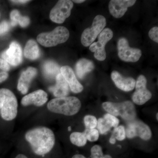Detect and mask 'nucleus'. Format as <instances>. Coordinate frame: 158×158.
Wrapping results in <instances>:
<instances>
[{
  "label": "nucleus",
  "mask_w": 158,
  "mask_h": 158,
  "mask_svg": "<svg viewBox=\"0 0 158 158\" xmlns=\"http://www.w3.org/2000/svg\"><path fill=\"white\" fill-rule=\"evenodd\" d=\"M26 140L30 143L35 155L44 157L53 148L55 135L48 128L40 127L30 130L26 134Z\"/></svg>",
  "instance_id": "1"
},
{
  "label": "nucleus",
  "mask_w": 158,
  "mask_h": 158,
  "mask_svg": "<svg viewBox=\"0 0 158 158\" xmlns=\"http://www.w3.org/2000/svg\"><path fill=\"white\" fill-rule=\"evenodd\" d=\"M81 106L80 100L75 97L56 98L48 104V109L52 113L71 116L79 112Z\"/></svg>",
  "instance_id": "2"
},
{
  "label": "nucleus",
  "mask_w": 158,
  "mask_h": 158,
  "mask_svg": "<svg viewBox=\"0 0 158 158\" xmlns=\"http://www.w3.org/2000/svg\"><path fill=\"white\" fill-rule=\"evenodd\" d=\"M18 102L16 97L11 90L0 89V114L7 121L13 120L17 116Z\"/></svg>",
  "instance_id": "3"
},
{
  "label": "nucleus",
  "mask_w": 158,
  "mask_h": 158,
  "mask_svg": "<svg viewBox=\"0 0 158 158\" xmlns=\"http://www.w3.org/2000/svg\"><path fill=\"white\" fill-rule=\"evenodd\" d=\"M102 106L108 113L115 116H120L127 122L136 118L135 108L133 103L129 101L119 103L105 102Z\"/></svg>",
  "instance_id": "4"
},
{
  "label": "nucleus",
  "mask_w": 158,
  "mask_h": 158,
  "mask_svg": "<svg viewBox=\"0 0 158 158\" xmlns=\"http://www.w3.org/2000/svg\"><path fill=\"white\" fill-rule=\"evenodd\" d=\"M69 37L68 29L65 27L59 26L50 32L39 34L37 37V40L44 46L51 47L66 42Z\"/></svg>",
  "instance_id": "5"
},
{
  "label": "nucleus",
  "mask_w": 158,
  "mask_h": 158,
  "mask_svg": "<svg viewBox=\"0 0 158 158\" xmlns=\"http://www.w3.org/2000/svg\"><path fill=\"white\" fill-rule=\"evenodd\" d=\"M106 25V20L104 16L98 15L95 16L91 28L84 30L81 37V42L85 47L89 46L98 37Z\"/></svg>",
  "instance_id": "6"
},
{
  "label": "nucleus",
  "mask_w": 158,
  "mask_h": 158,
  "mask_svg": "<svg viewBox=\"0 0 158 158\" xmlns=\"http://www.w3.org/2000/svg\"><path fill=\"white\" fill-rule=\"evenodd\" d=\"M113 36V31L110 28L104 29L98 36L97 42L93 43L90 46L89 50L94 52V58L98 61H103L106 58L105 46Z\"/></svg>",
  "instance_id": "7"
},
{
  "label": "nucleus",
  "mask_w": 158,
  "mask_h": 158,
  "mask_svg": "<svg viewBox=\"0 0 158 158\" xmlns=\"http://www.w3.org/2000/svg\"><path fill=\"white\" fill-rule=\"evenodd\" d=\"M125 132L126 136L129 139L138 137L144 141H148L152 136L149 127L143 122L136 119L128 122Z\"/></svg>",
  "instance_id": "8"
},
{
  "label": "nucleus",
  "mask_w": 158,
  "mask_h": 158,
  "mask_svg": "<svg viewBox=\"0 0 158 158\" xmlns=\"http://www.w3.org/2000/svg\"><path fill=\"white\" fill-rule=\"evenodd\" d=\"M117 49L119 59L126 62H137L142 55L141 50L130 47L127 40L124 37L118 39Z\"/></svg>",
  "instance_id": "9"
},
{
  "label": "nucleus",
  "mask_w": 158,
  "mask_h": 158,
  "mask_svg": "<svg viewBox=\"0 0 158 158\" xmlns=\"http://www.w3.org/2000/svg\"><path fill=\"white\" fill-rule=\"evenodd\" d=\"M72 1L69 0H60L51 10L50 18L52 21L57 23H64L71 15L73 8Z\"/></svg>",
  "instance_id": "10"
},
{
  "label": "nucleus",
  "mask_w": 158,
  "mask_h": 158,
  "mask_svg": "<svg viewBox=\"0 0 158 158\" xmlns=\"http://www.w3.org/2000/svg\"><path fill=\"white\" fill-rule=\"evenodd\" d=\"M147 79L143 75L138 77L135 84V91L133 94L132 98L136 104L141 106L149 101L152 94L147 89Z\"/></svg>",
  "instance_id": "11"
},
{
  "label": "nucleus",
  "mask_w": 158,
  "mask_h": 158,
  "mask_svg": "<svg viewBox=\"0 0 158 158\" xmlns=\"http://www.w3.org/2000/svg\"><path fill=\"white\" fill-rule=\"evenodd\" d=\"M2 59L12 66L19 65L22 61V51L19 44L13 41L9 48L1 55Z\"/></svg>",
  "instance_id": "12"
},
{
  "label": "nucleus",
  "mask_w": 158,
  "mask_h": 158,
  "mask_svg": "<svg viewBox=\"0 0 158 158\" xmlns=\"http://www.w3.org/2000/svg\"><path fill=\"white\" fill-rule=\"evenodd\" d=\"M135 0H112L109 5L110 14L116 18L122 17L129 7H131L136 3Z\"/></svg>",
  "instance_id": "13"
},
{
  "label": "nucleus",
  "mask_w": 158,
  "mask_h": 158,
  "mask_svg": "<svg viewBox=\"0 0 158 158\" xmlns=\"http://www.w3.org/2000/svg\"><path fill=\"white\" fill-rule=\"evenodd\" d=\"M60 72L62 76L68 83L72 92L79 93L83 91L84 87L77 80L72 69L69 66L65 65L60 68Z\"/></svg>",
  "instance_id": "14"
},
{
  "label": "nucleus",
  "mask_w": 158,
  "mask_h": 158,
  "mask_svg": "<svg viewBox=\"0 0 158 158\" xmlns=\"http://www.w3.org/2000/svg\"><path fill=\"white\" fill-rule=\"evenodd\" d=\"M111 77L116 87L120 90L128 92L135 88L136 81L133 78L124 77L116 71L112 72Z\"/></svg>",
  "instance_id": "15"
},
{
  "label": "nucleus",
  "mask_w": 158,
  "mask_h": 158,
  "mask_svg": "<svg viewBox=\"0 0 158 158\" xmlns=\"http://www.w3.org/2000/svg\"><path fill=\"white\" fill-rule=\"evenodd\" d=\"M47 101V94L44 90H38L24 97L22 99L21 103L24 106L34 105L40 106L44 104Z\"/></svg>",
  "instance_id": "16"
},
{
  "label": "nucleus",
  "mask_w": 158,
  "mask_h": 158,
  "mask_svg": "<svg viewBox=\"0 0 158 158\" xmlns=\"http://www.w3.org/2000/svg\"><path fill=\"white\" fill-rule=\"evenodd\" d=\"M37 73L36 68L30 67L21 74L19 80L17 88L23 94H25L28 92L31 81L36 76Z\"/></svg>",
  "instance_id": "17"
},
{
  "label": "nucleus",
  "mask_w": 158,
  "mask_h": 158,
  "mask_svg": "<svg viewBox=\"0 0 158 158\" xmlns=\"http://www.w3.org/2000/svg\"><path fill=\"white\" fill-rule=\"evenodd\" d=\"M56 85L50 87L49 90L52 92L54 96L57 98L66 97L69 93V86L68 83L62 76L59 73L56 78Z\"/></svg>",
  "instance_id": "18"
},
{
  "label": "nucleus",
  "mask_w": 158,
  "mask_h": 158,
  "mask_svg": "<svg viewBox=\"0 0 158 158\" xmlns=\"http://www.w3.org/2000/svg\"><path fill=\"white\" fill-rule=\"evenodd\" d=\"M94 64L92 61L86 59H80L77 62L75 66L76 72L78 77L82 79L85 75L94 70Z\"/></svg>",
  "instance_id": "19"
},
{
  "label": "nucleus",
  "mask_w": 158,
  "mask_h": 158,
  "mask_svg": "<svg viewBox=\"0 0 158 158\" xmlns=\"http://www.w3.org/2000/svg\"><path fill=\"white\" fill-rule=\"evenodd\" d=\"M25 56L31 60L38 59L40 52L37 43L34 40H30L27 42L24 51Z\"/></svg>",
  "instance_id": "20"
},
{
  "label": "nucleus",
  "mask_w": 158,
  "mask_h": 158,
  "mask_svg": "<svg viewBox=\"0 0 158 158\" xmlns=\"http://www.w3.org/2000/svg\"><path fill=\"white\" fill-rule=\"evenodd\" d=\"M43 70L44 76L49 79L56 78L58 74L61 73L59 65L56 62L52 61L44 62L43 66Z\"/></svg>",
  "instance_id": "21"
},
{
  "label": "nucleus",
  "mask_w": 158,
  "mask_h": 158,
  "mask_svg": "<svg viewBox=\"0 0 158 158\" xmlns=\"http://www.w3.org/2000/svg\"><path fill=\"white\" fill-rule=\"evenodd\" d=\"M70 140L71 143L78 147H83L85 146L87 142L84 133L74 132L72 133L70 135Z\"/></svg>",
  "instance_id": "22"
},
{
  "label": "nucleus",
  "mask_w": 158,
  "mask_h": 158,
  "mask_svg": "<svg viewBox=\"0 0 158 158\" xmlns=\"http://www.w3.org/2000/svg\"><path fill=\"white\" fill-rule=\"evenodd\" d=\"M90 153L91 158H112L110 155L104 154L101 146L97 144L91 148Z\"/></svg>",
  "instance_id": "23"
},
{
  "label": "nucleus",
  "mask_w": 158,
  "mask_h": 158,
  "mask_svg": "<svg viewBox=\"0 0 158 158\" xmlns=\"http://www.w3.org/2000/svg\"><path fill=\"white\" fill-rule=\"evenodd\" d=\"M97 126L99 133L102 135L106 134L112 128L103 118H99Z\"/></svg>",
  "instance_id": "24"
},
{
  "label": "nucleus",
  "mask_w": 158,
  "mask_h": 158,
  "mask_svg": "<svg viewBox=\"0 0 158 158\" xmlns=\"http://www.w3.org/2000/svg\"><path fill=\"white\" fill-rule=\"evenodd\" d=\"M84 123L87 129H94L97 125L98 120L95 116L92 115H87L84 117Z\"/></svg>",
  "instance_id": "25"
},
{
  "label": "nucleus",
  "mask_w": 158,
  "mask_h": 158,
  "mask_svg": "<svg viewBox=\"0 0 158 158\" xmlns=\"http://www.w3.org/2000/svg\"><path fill=\"white\" fill-rule=\"evenodd\" d=\"M84 134L86 136L87 140L94 142L98 141L99 137V133L98 130L96 129H85Z\"/></svg>",
  "instance_id": "26"
},
{
  "label": "nucleus",
  "mask_w": 158,
  "mask_h": 158,
  "mask_svg": "<svg viewBox=\"0 0 158 158\" xmlns=\"http://www.w3.org/2000/svg\"><path fill=\"white\" fill-rule=\"evenodd\" d=\"M113 135L118 141H121L124 140L126 137L124 127L123 125H120L115 128Z\"/></svg>",
  "instance_id": "27"
},
{
  "label": "nucleus",
  "mask_w": 158,
  "mask_h": 158,
  "mask_svg": "<svg viewBox=\"0 0 158 158\" xmlns=\"http://www.w3.org/2000/svg\"><path fill=\"white\" fill-rule=\"evenodd\" d=\"M103 118L111 127L116 128L118 126L119 123V119L116 118V116L108 113L105 114Z\"/></svg>",
  "instance_id": "28"
},
{
  "label": "nucleus",
  "mask_w": 158,
  "mask_h": 158,
  "mask_svg": "<svg viewBox=\"0 0 158 158\" xmlns=\"http://www.w3.org/2000/svg\"><path fill=\"white\" fill-rule=\"evenodd\" d=\"M19 11L17 10H13L11 11L10 13V19H11V26L12 27L16 26L17 24H19L20 19L21 18Z\"/></svg>",
  "instance_id": "29"
},
{
  "label": "nucleus",
  "mask_w": 158,
  "mask_h": 158,
  "mask_svg": "<svg viewBox=\"0 0 158 158\" xmlns=\"http://www.w3.org/2000/svg\"><path fill=\"white\" fill-rule=\"evenodd\" d=\"M148 36L152 40L157 43H158V27H155L151 29L148 33Z\"/></svg>",
  "instance_id": "30"
},
{
  "label": "nucleus",
  "mask_w": 158,
  "mask_h": 158,
  "mask_svg": "<svg viewBox=\"0 0 158 158\" xmlns=\"http://www.w3.org/2000/svg\"><path fill=\"white\" fill-rule=\"evenodd\" d=\"M11 24L8 22L4 21L0 23V35L6 34L10 29Z\"/></svg>",
  "instance_id": "31"
},
{
  "label": "nucleus",
  "mask_w": 158,
  "mask_h": 158,
  "mask_svg": "<svg viewBox=\"0 0 158 158\" xmlns=\"http://www.w3.org/2000/svg\"><path fill=\"white\" fill-rule=\"evenodd\" d=\"M30 23V20L28 17L27 16H22L19 24L22 27H26L29 25Z\"/></svg>",
  "instance_id": "32"
},
{
  "label": "nucleus",
  "mask_w": 158,
  "mask_h": 158,
  "mask_svg": "<svg viewBox=\"0 0 158 158\" xmlns=\"http://www.w3.org/2000/svg\"><path fill=\"white\" fill-rule=\"evenodd\" d=\"M0 69L5 72L8 71L10 69L9 63L2 58H0Z\"/></svg>",
  "instance_id": "33"
},
{
  "label": "nucleus",
  "mask_w": 158,
  "mask_h": 158,
  "mask_svg": "<svg viewBox=\"0 0 158 158\" xmlns=\"http://www.w3.org/2000/svg\"><path fill=\"white\" fill-rule=\"evenodd\" d=\"M9 74L6 72L3 71L0 73V83L4 82L8 78Z\"/></svg>",
  "instance_id": "34"
},
{
  "label": "nucleus",
  "mask_w": 158,
  "mask_h": 158,
  "mask_svg": "<svg viewBox=\"0 0 158 158\" xmlns=\"http://www.w3.org/2000/svg\"><path fill=\"white\" fill-rule=\"evenodd\" d=\"M11 2H13L14 3H21V4H23V3H26L27 2H30V1H27V0H15V1H11Z\"/></svg>",
  "instance_id": "35"
},
{
  "label": "nucleus",
  "mask_w": 158,
  "mask_h": 158,
  "mask_svg": "<svg viewBox=\"0 0 158 158\" xmlns=\"http://www.w3.org/2000/svg\"><path fill=\"white\" fill-rule=\"evenodd\" d=\"M15 158H29V157L23 154L20 153L15 156Z\"/></svg>",
  "instance_id": "36"
},
{
  "label": "nucleus",
  "mask_w": 158,
  "mask_h": 158,
  "mask_svg": "<svg viewBox=\"0 0 158 158\" xmlns=\"http://www.w3.org/2000/svg\"><path fill=\"white\" fill-rule=\"evenodd\" d=\"M110 144H115L116 143V138L114 137L113 135L111 136L110 139Z\"/></svg>",
  "instance_id": "37"
},
{
  "label": "nucleus",
  "mask_w": 158,
  "mask_h": 158,
  "mask_svg": "<svg viewBox=\"0 0 158 158\" xmlns=\"http://www.w3.org/2000/svg\"><path fill=\"white\" fill-rule=\"evenodd\" d=\"M72 158H87L85 156L81 154H76L74 155Z\"/></svg>",
  "instance_id": "38"
},
{
  "label": "nucleus",
  "mask_w": 158,
  "mask_h": 158,
  "mask_svg": "<svg viewBox=\"0 0 158 158\" xmlns=\"http://www.w3.org/2000/svg\"><path fill=\"white\" fill-rule=\"evenodd\" d=\"M85 2V0H74V1H72V2H74L75 3H78V4L83 3Z\"/></svg>",
  "instance_id": "39"
},
{
  "label": "nucleus",
  "mask_w": 158,
  "mask_h": 158,
  "mask_svg": "<svg viewBox=\"0 0 158 158\" xmlns=\"http://www.w3.org/2000/svg\"><path fill=\"white\" fill-rule=\"evenodd\" d=\"M68 131H71V127H68Z\"/></svg>",
  "instance_id": "40"
},
{
  "label": "nucleus",
  "mask_w": 158,
  "mask_h": 158,
  "mask_svg": "<svg viewBox=\"0 0 158 158\" xmlns=\"http://www.w3.org/2000/svg\"><path fill=\"white\" fill-rule=\"evenodd\" d=\"M158 113H157L156 115V119H157V120H158Z\"/></svg>",
  "instance_id": "41"
}]
</instances>
